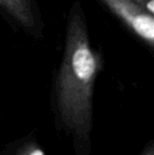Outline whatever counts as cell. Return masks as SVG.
Instances as JSON below:
<instances>
[{
	"mask_svg": "<svg viewBox=\"0 0 154 155\" xmlns=\"http://www.w3.org/2000/svg\"><path fill=\"white\" fill-rule=\"evenodd\" d=\"M101 69L103 58L91 47L84 14L76 2L69 16L57 77V106L64 124L78 136L90 132L93 91Z\"/></svg>",
	"mask_w": 154,
	"mask_h": 155,
	"instance_id": "1",
	"label": "cell"
},
{
	"mask_svg": "<svg viewBox=\"0 0 154 155\" xmlns=\"http://www.w3.org/2000/svg\"><path fill=\"white\" fill-rule=\"evenodd\" d=\"M110 12L119 18L151 49L154 43L153 14L132 0H100Z\"/></svg>",
	"mask_w": 154,
	"mask_h": 155,
	"instance_id": "2",
	"label": "cell"
},
{
	"mask_svg": "<svg viewBox=\"0 0 154 155\" xmlns=\"http://www.w3.org/2000/svg\"><path fill=\"white\" fill-rule=\"evenodd\" d=\"M0 8L5 11L25 31H35V13L30 0H0Z\"/></svg>",
	"mask_w": 154,
	"mask_h": 155,
	"instance_id": "3",
	"label": "cell"
},
{
	"mask_svg": "<svg viewBox=\"0 0 154 155\" xmlns=\"http://www.w3.org/2000/svg\"><path fill=\"white\" fill-rule=\"evenodd\" d=\"M16 155H45L40 147L34 141L25 143L18 149Z\"/></svg>",
	"mask_w": 154,
	"mask_h": 155,
	"instance_id": "4",
	"label": "cell"
},
{
	"mask_svg": "<svg viewBox=\"0 0 154 155\" xmlns=\"http://www.w3.org/2000/svg\"><path fill=\"white\" fill-rule=\"evenodd\" d=\"M132 1L137 3L142 8H144L145 10L148 11L151 14L154 13V0H132Z\"/></svg>",
	"mask_w": 154,
	"mask_h": 155,
	"instance_id": "5",
	"label": "cell"
},
{
	"mask_svg": "<svg viewBox=\"0 0 154 155\" xmlns=\"http://www.w3.org/2000/svg\"><path fill=\"white\" fill-rule=\"evenodd\" d=\"M140 155H154V148H153L152 143H150V145L143 151V153Z\"/></svg>",
	"mask_w": 154,
	"mask_h": 155,
	"instance_id": "6",
	"label": "cell"
}]
</instances>
